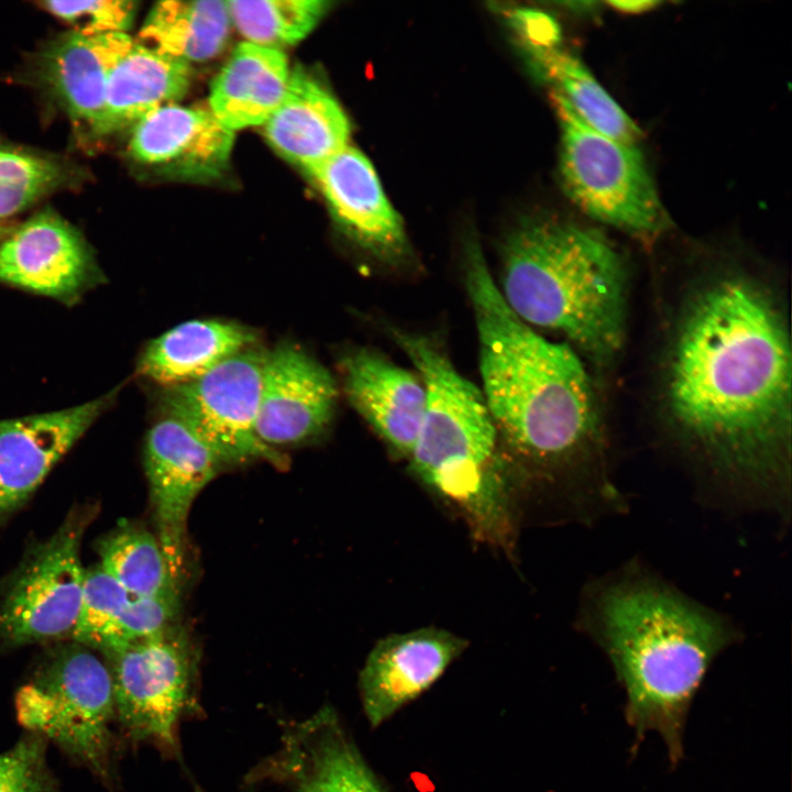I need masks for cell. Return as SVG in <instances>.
I'll return each instance as SVG.
<instances>
[{
    "label": "cell",
    "instance_id": "7c38bea8",
    "mask_svg": "<svg viewBox=\"0 0 792 792\" xmlns=\"http://www.w3.org/2000/svg\"><path fill=\"white\" fill-rule=\"evenodd\" d=\"M337 398L322 364L295 344H278L264 355L256 435L273 449L314 440L331 422Z\"/></svg>",
    "mask_w": 792,
    "mask_h": 792
},
{
    "label": "cell",
    "instance_id": "e0dca14e",
    "mask_svg": "<svg viewBox=\"0 0 792 792\" xmlns=\"http://www.w3.org/2000/svg\"><path fill=\"white\" fill-rule=\"evenodd\" d=\"M340 365L350 404L392 449L409 458L426 406L419 375L364 348L346 353Z\"/></svg>",
    "mask_w": 792,
    "mask_h": 792
},
{
    "label": "cell",
    "instance_id": "d590c367",
    "mask_svg": "<svg viewBox=\"0 0 792 792\" xmlns=\"http://www.w3.org/2000/svg\"><path fill=\"white\" fill-rule=\"evenodd\" d=\"M2 234H3V229H2V227H1V224H0V238L2 237Z\"/></svg>",
    "mask_w": 792,
    "mask_h": 792
},
{
    "label": "cell",
    "instance_id": "277c9868",
    "mask_svg": "<svg viewBox=\"0 0 792 792\" xmlns=\"http://www.w3.org/2000/svg\"><path fill=\"white\" fill-rule=\"evenodd\" d=\"M499 292L532 328L606 361L625 333L626 272L600 232L553 219L520 223L503 248Z\"/></svg>",
    "mask_w": 792,
    "mask_h": 792
},
{
    "label": "cell",
    "instance_id": "1f68e13d",
    "mask_svg": "<svg viewBox=\"0 0 792 792\" xmlns=\"http://www.w3.org/2000/svg\"><path fill=\"white\" fill-rule=\"evenodd\" d=\"M47 740L30 733L0 754V792H56L46 761Z\"/></svg>",
    "mask_w": 792,
    "mask_h": 792
},
{
    "label": "cell",
    "instance_id": "30bf717a",
    "mask_svg": "<svg viewBox=\"0 0 792 792\" xmlns=\"http://www.w3.org/2000/svg\"><path fill=\"white\" fill-rule=\"evenodd\" d=\"M82 530L81 519H68L21 565L0 603L2 642L20 646L72 636L85 578Z\"/></svg>",
    "mask_w": 792,
    "mask_h": 792
},
{
    "label": "cell",
    "instance_id": "3957f363",
    "mask_svg": "<svg viewBox=\"0 0 792 792\" xmlns=\"http://www.w3.org/2000/svg\"><path fill=\"white\" fill-rule=\"evenodd\" d=\"M588 627L626 695L635 748L650 732L670 765L684 757L692 703L713 660L733 635L712 612L648 580L612 583L596 595Z\"/></svg>",
    "mask_w": 792,
    "mask_h": 792
},
{
    "label": "cell",
    "instance_id": "8fae6325",
    "mask_svg": "<svg viewBox=\"0 0 792 792\" xmlns=\"http://www.w3.org/2000/svg\"><path fill=\"white\" fill-rule=\"evenodd\" d=\"M223 463L185 422L165 414L150 429L144 468L158 527V541L177 579L183 564L186 521L201 490Z\"/></svg>",
    "mask_w": 792,
    "mask_h": 792
},
{
    "label": "cell",
    "instance_id": "484cf974",
    "mask_svg": "<svg viewBox=\"0 0 792 792\" xmlns=\"http://www.w3.org/2000/svg\"><path fill=\"white\" fill-rule=\"evenodd\" d=\"M539 74L551 81L575 114L595 131L637 144L641 130L572 54L551 47H528Z\"/></svg>",
    "mask_w": 792,
    "mask_h": 792
},
{
    "label": "cell",
    "instance_id": "9a60e30c",
    "mask_svg": "<svg viewBox=\"0 0 792 792\" xmlns=\"http://www.w3.org/2000/svg\"><path fill=\"white\" fill-rule=\"evenodd\" d=\"M307 174L350 239L380 261L394 264L405 257L408 242L403 220L360 151L348 144Z\"/></svg>",
    "mask_w": 792,
    "mask_h": 792
},
{
    "label": "cell",
    "instance_id": "ac0fdd59",
    "mask_svg": "<svg viewBox=\"0 0 792 792\" xmlns=\"http://www.w3.org/2000/svg\"><path fill=\"white\" fill-rule=\"evenodd\" d=\"M233 131L201 108L168 105L133 127L129 151L136 161L175 176H219L228 166Z\"/></svg>",
    "mask_w": 792,
    "mask_h": 792
},
{
    "label": "cell",
    "instance_id": "52a82bcc",
    "mask_svg": "<svg viewBox=\"0 0 792 792\" xmlns=\"http://www.w3.org/2000/svg\"><path fill=\"white\" fill-rule=\"evenodd\" d=\"M551 98L561 129V176L571 199L590 217L634 234L666 228L667 213L637 144L585 124L557 90Z\"/></svg>",
    "mask_w": 792,
    "mask_h": 792
},
{
    "label": "cell",
    "instance_id": "cb8c5ba5",
    "mask_svg": "<svg viewBox=\"0 0 792 792\" xmlns=\"http://www.w3.org/2000/svg\"><path fill=\"white\" fill-rule=\"evenodd\" d=\"M133 43L121 32L87 35L74 31L52 46L45 77L74 119L91 128L102 110L110 75Z\"/></svg>",
    "mask_w": 792,
    "mask_h": 792
},
{
    "label": "cell",
    "instance_id": "e575fe53",
    "mask_svg": "<svg viewBox=\"0 0 792 792\" xmlns=\"http://www.w3.org/2000/svg\"><path fill=\"white\" fill-rule=\"evenodd\" d=\"M606 3H608V6H610L613 9L625 12V13L645 12V11L651 10L652 8L660 4L659 1H649V0L608 1Z\"/></svg>",
    "mask_w": 792,
    "mask_h": 792
},
{
    "label": "cell",
    "instance_id": "4316f807",
    "mask_svg": "<svg viewBox=\"0 0 792 792\" xmlns=\"http://www.w3.org/2000/svg\"><path fill=\"white\" fill-rule=\"evenodd\" d=\"M98 552L100 565L132 598L177 593L160 541L145 529L121 527L99 542Z\"/></svg>",
    "mask_w": 792,
    "mask_h": 792
},
{
    "label": "cell",
    "instance_id": "44dd1931",
    "mask_svg": "<svg viewBox=\"0 0 792 792\" xmlns=\"http://www.w3.org/2000/svg\"><path fill=\"white\" fill-rule=\"evenodd\" d=\"M190 77L189 64L133 43L110 75L105 103L91 131L110 134L174 105L187 92Z\"/></svg>",
    "mask_w": 792,
    "mask_h": 792
},
{
    "label": "cell",
    "instance_id": "ba28073f",
    "mask_svg": "<svg viewBox=\"0 0 792 792\" xmlns=\"http://www.w3.org/2000/svg\"><path fill=\"white\" fill-rule=\"evenodd\" d=\"M265 352L249 348L204 376L165 388L162 405L195 431L226 464L263 459L276 465L283 455L255 431Z\"/></svg>",
    "mask_w": 792,
    "mask_h": 792
},
{
    "label": "cell",
    "instance_id": "603a6c76",
    "mask_svg": "<svg viewBox=\"0 0 792 792\" xmlns=\"http://www.w3.org/2000/svg\"><path fill=\"white\" fill-rule=\"evenodd\" d=\"M256 334L239 323L190 320L152 340L143 351L138 372L164 387L193 382L227 359L254 345Z\"/></svg>",
    "mask_w": 792,
    "mask_h": 792
},
{
    "label": "cell",
    "instance_id": "836d02e7",
    "mask_svg": "<svg viewBox=\"0 0 792 792\" xmlns=\"http://www.w3.org/2000/svg\"><path fill=\"white\" fill-rule=\"evenodd\" d=\"M507 16L528 47L556 46L559 28L547 14L529 9H514Z\"/></svg>",
    "mask_w": 792,
    "mask_h": 792
},
{
    "label": "cell",
    "instance_id": "7402d4cb",
    "mask_svg": "<svg viewBox=\"0 0 792 792\" xmlns=\"http://www.w3.org/2000/svg\"><path fill=\"white\" fill-rule=\"evenodd\" d=\"M289 78L280 50L241 43L211 84L210 111L231 131L264 124L282 102Z\"/></svg>",
    "mask_w": 792,
    "mask_h": 792
},
{
    "label": "cell",
    "instance_id": "2e32d148",
    "mask_svg": "<svg viewBox=\"0 0 792 792\" xmlns=\"http://www.w3.org/2000/svg\"><path fill=\"white\" fill-rule=\"evenodd\" d=\"M113 394L57 411L0 420V518L41 485L107 408Z\"/></svg>",
    "mask_w": 792,
    "mask_h": 792
},
{
    "label": "cell",
    "instance_id": "f1b7e54d",
    "mask_svg": "<svg viewBox=\"0 0 792 792\" xmlns=\"http://www.w3.org/2000/svg\"><path fill=\"white\" fill-rule=\"evenodd\" d=\"M131 598L100 564L85 570L79 610L70 637L79 645L101 650Z\"/></svg>",
    "mask_w": 792,
    "mask_h": 792
},
{
    "label": "cell",
    "instance_id": "9c48e42d",
    "mask_svg": "<svg viewBox=\"0 0 792 792\" xmlns=\"http://www.w3.org/2000/svg\"><path fill=\"white\" fill-rule=\"evenodd\" d=\"M109 657L116 717L123 728L133 740L175 749L195 678L194 652L185 635L169 627Z\"/></svg>",
    "mask_w": 792,
    "mask_h": 792
},
{
    "label": "cell",
    "instance_id": "d6a6232c",
    "mask_svg": "<svg viewBox=\"0 0 792 792\" xmlns=\"http://www.w3.org/2000/svg\"><path fill=\"white\" fill-rule=\"evenodd\" d=\"M45 10L75 26V32L94 35L121 32L130 26L135 7L132 1H46Z\"/></svg>",
    "mask_w": 792,
    "mask_h": 792
},
{
    "label": "cell",
    "instance_id": "7a4b0ae2",
    "mask_svg": "<svg viewBox=\"0 0 792 792\" xmlns=\"http://www.w3.org/2000/svg\"><path fill=\"white\" fill-rule=\"evenodd\" d=\"M465 282L479 339L482 394L498 433L540 463L581 458L594 443L591 381L573 349L539 334L504 300L477 245Z\"/></svg>",
    "mask_w": 792,
    "mask_h": 792
},
{
    "label": "cell",
    "instance_id": "d4e9b609",
    "mask_svg": "<svg viewBox=\"0 0 792 792\" xmlns=\"http://www.w3.org/2000/svg\"><path fill=\"white\" fill-rule=\"evenodd\" d=\"M231 24L227 1H162L148 13L139 43L186 64L204 62L224 48Z\"/></svg>",
    "mask_w": 792,
    "mask_h": 792
},
{
    "label": "cell",
    "instance_id": "4dcf8cb0",
    "mask_svg": "<svg viewBox=\"0 0 792 792\" xmlns=\"http://www.w3.org/2000/svg\"><path fill=\"white\" fill-rule=\"evenodd\" d=\"M178 610V594L131 598L101 649L114 654L167 630Z\"/></svg>",
    "mask_w": 792,
    "mask_h": 792
},
{
    "label": "cell",
    "instance_id": "ffe728a7",
    "mask_svg": "<svg viewBox=\"0 0 792 792\" xmlns=\"http://www.w3.org/2000/svg\"><path fill=\"white\" fill-rule=\"evenodd\" d=\"M264 135L283 157L310 170L348 145L350 123L331 92L307 70L290 72L285 96Z\"/></svg>",
    "mask_w": 792,
    "mask_h": 792
},
{
    "label": "cell",
    "instance_id": "d6986e66",
    "mask_svg": "<svg viewBox=\"0 0 792 792\" xmlns=\"http://www.w3.org/2000/svg\"><path fill=\"white\" fill-rule=\"evenodd\" d=\"M274 768L296 792H385L329 707L287 732Z\"/></svg>",
    "mask_w": 792,
    "mask_h": 792
},
{
    "label": "cell",
    "instance_id": "6da1fadb",
    "mask_svg": "<svg viewBox=\"0 0 792 792\" xmlns=\"http://www.w3.org/2000/svg\"><path fill=\"white\" fill-rule=\"evenodd\" d=\"M667 398L679 431L722 472L752 487H782L791 349L762 287L726 276L698 293L678 330Z\"/></svg>",
    "mask_w": 792,
    "mask_h": 792
},
{
    "label": "cell",
    "instance_id": "5b68a950",
    "mask_svg": "<svg viewBox=\"0 0 792 792\" xmlns=\"http://www.w3.org/2000/svg\"><path fill=\"white\" fill-rule=\"evenodd\" d=\"M426 389L422 422L409 457L415 475L432 490L469 503L490 484L497 436L483 394L429 338L392 329Z\"/></svg>",
    "mask_w": 792,
    "mask_h": 792
},
{
    "label": "cell",
    "instance_id": "8992f818",
    "mask_svg": "<svg viewBox=\"0 0 792 792\" xmlns=\"http://www.w3.org/2000/svg\"><path fill=\"white\" fill-rule=\"evenodd\" d=\"M18 721L106 778L116 718L110 670L87 647L56 652L15 698Z\"/></svg>",
    "mask_w": 792,
    "mask_h": 792
},
{
    "label": "cell",
    "instance_id": "83f0119b",
    "mask_svg": "<svg viewBox=\"0 0 792 792\" xmlns=\"http://www.w3.org/2000/svg\"><path fill=\"white\" fill-rule=\"evenodd\" d=\"M231 22L250 43L279 50L317 25L328 10L323 0L227 1Z\"/></svg>",
    "mask_w": 792,
    "mask_h": 792
},
{
    "label": "cell",
    "instance_id": "5bb4252c",
    "mask_svg": "<svg viewBox=\"0 0 792 792\" xmlns=\"http://www.w3.org/2000/svg\"><path fill=\"white\" fill-rule=\"evenodd\" d=\"M80 234L53 212H42L0 242V282L72 302L100 280Z\"/></svg>",
    "mask_w": 792,
    "mask_h": 792
},
{
    "label": "cell",
    "instance_id": "4fadbf2b",
    "mask_svg": "<svg viewBox=\"0 0 792 792\" xmlns=\"http://www.w3.org/2000/svg\"><path fill=\"white\" fill-rule=\"evenodd\" d=\"M466 647L464 638L437 627L378 640L359 676L362 706L370 725H382L429 689Z\"/></svg>",
    "mask_w": 792,
    "mask_h": 792
},
{
    "label": "cell",
    "instance_id": "f546056e",
    "mask_svg": "<svg viewBox=\"0 0 792 792\" xmlns=\"http://www.w3.org/2000/svg\"><path fill=\"white\" fill-rule=\"evenodd\" d=\"M62 179L63 172L57 163L0 147V220L28 208Z\"/></svg>",
    "mask_w": 792,
    "mask_h": 792
}]
</instances>
